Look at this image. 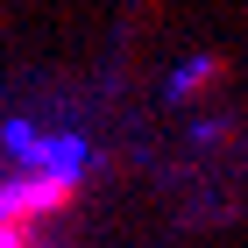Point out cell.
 <instances>
[{
  "mask_svg": "<svg viewBox=\"0 0 248 248\" xmlns=\"http://www.w3.org/2000/svg\"><path fill=\"white\" fill-rule=\"evenodd\" d=\"M0 248H43L36 241V220H21V213L0 206Z\"/></svg>",
  "mask_w": 248,
  "mask_h": 248,
  "instance_id": "obj_1",
  "label": "cell"
}]
</instances>
